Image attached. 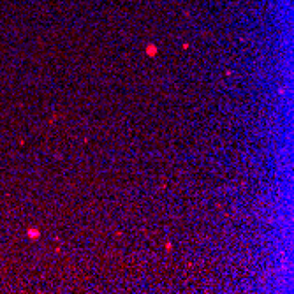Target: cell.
Wrapping results in <instances>:
<instances>
[{
	"mask_svg": "<svg viewBox=\"0 0 294 294\" xmlns=\"http://www.w3.org/2000/svg\"><path fill=\"white\" fill-rule=\"evenodd\" d=\"M146 55H150V56H155V55H157V46H153V44H148V46H146Z\"/></svg>",
	"mask_w": 294,
	"mask_h": 294,
	"instance_id": "6da1fadb",
	"label": "cell"
},
{
	"mask_svg": "<svg viewBox=\"0 0 294 294\" xmlns=\"http://www.w3.org/2000/svg\"><path fill=\"white\" fill-rule=\"evenodd\" d=\"M28 236L30 238H39V231L37 229H28Z\"/></svg>",
	"mask_w": 294,
	"mask_h": 294,
	"instance_id": "7a4b0ae2",
	"label": "cell"
}]
</instances>
